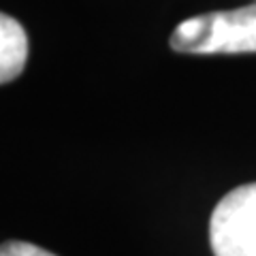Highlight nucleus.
<instances>
[{
  "label": "nucleus",
  "mask_w": 256,
  "mask_h": 256,
  "mask_svg": "<svg viewBox=\"0 0 256 256\" xmlns=\"http://www.w3.org/2000/svg\"><path fill=\"white\" fill-rule=\"evenodd\" d=\"M169 43L180 54H252L256 52V4L190 18L173 30Z\"/></svg>",
  "instance_id": "1"
},
{
  "label": "nucleus",
  "mask_w": 256,
  "mask_h": 256,
  "mask_svg": "<svg viewBox=\"0 0 256 256\" xmlns=\"http://www.w3.org/2000/svg\"><path fill=\"white\" fill-rule=\"evenodd\" d=\"M216 256H256V184L230 190L210 220Z\"/></svg>",
  "instance_id": "2"
},
{
  "label": "nucleus",
  "mask_w": 256,
  "mask_h": 256,
  "mask_svg": "<svg viewBox=\"0 0 256 256\" xmlns=\"http://www.w3.org/2000/svg\"><path fill=\"white\" fill-rule=\"evenodd\" d=\"M28 60V34L22 24L0 11V84L22 75Z\"/></svg>",
  "instance_id": "3"
},
{
  "label": "nucleus",
  "mask_w": 256,
  "mask_h": 256,
  "mask_svg": "<svg viewBox=\"0 0 256 256\" xmlns=\"http://www.w3.org/2000/svg\"><path fill=\"white\" fill-rule=\"evenodd\" d=\"M0 256H56L34 244L26 242H6L0 246Z\"/></svg>",
  "instance_id": "4"
}]
</instances>
